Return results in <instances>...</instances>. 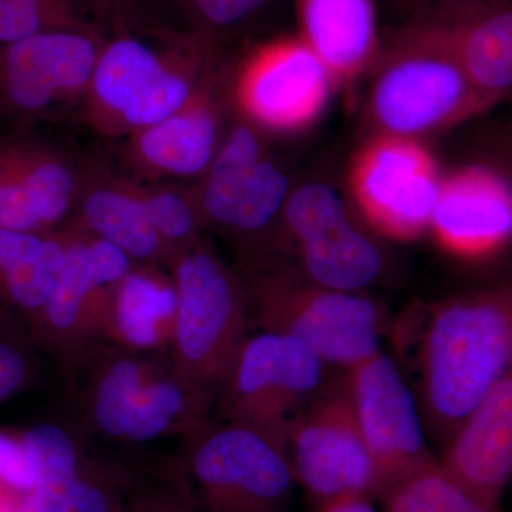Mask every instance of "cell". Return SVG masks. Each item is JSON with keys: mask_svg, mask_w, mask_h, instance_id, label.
<instances>
[{"mask_svg": "<svg viewBox=\"0 0 512 512\" xmlns=\"http://www.w3.org/2000/svg\"><path fill=\"white\" fill-rule=\"evenodd\" d=\"M119 8L84 97L90 126L110 137L133 136L181 109L212 82L217 60L212 37Z\"/></svg>", "mask_w": 512, "mask_h": 512, "instance_id": "1", "label": "cell"}, {"mask_svg": "<svg viewBox=\"0 0 512 512\" xmlns=\"http://www.w3.org/2000/svg\"><path fill=\"white\" fill-rule=\"evenodd\" d=\"M512 370V272L430 309L419 350L420 410L441 446Z\"/></svg>", "mask_w": 512, "mask_h": 512, "instance_id": "2", "label": "cell"}, {"mask_svg": "<svg viewBox=\"0 0 512 512\" xmlns=\"http://www.w3.org/2000/svg\"><path fill=\"white\" fill-rule=\"evenodd\" d=\"M366 77V137L424 141L470 123L494 107L477 92L443 43L417 20H404L383 35Z\"/></svg>", "mask_w": 512, "mask_h": 512, "instance_id": "3", "label": "cell"}, {"mask_svg": "<svg viewBox=\"0 0 512 512\" xmlns=\"http://www.w3.org/2000/svg\"><path fill=\"white\" fill-rule=\"evenodd\" d=\"M170 268L178 299L170 365L217 400L251 335L247 286L201 242L175 256Z\"/></svg>", "mask_w": 512, "mask_h": 512, "instance_id": "4", "label": "cell"}, {"mask_svg": "<svg viewBox=\"0 0 512 512\" xmlns=\"http://www.w3.org/2000/svg\"><path fill=\"white\" fill-rule=\"evenodd\" d=\"M242 278L252 323L299 340L326 365L349 370L382 350V312L365 293L326 288L288 269H252Z\"/></svg>", "mask_w": 512, "mask_h": 512, "instance_id": "5", "label": "cell"}, {"mask_svg": "<svg viewBox=\"0 0 512 512\" xmlns=\"http://www.w3.org/2000/svg\"><path fill=\"white\" fill-rule=\"evenodd\" d=\"M202 512H289L296 487L288 443L265 431L208 420L181 456Z\"/></svg>", "mask_w": 512, "mask_h": 512, "instance_id": "6", "label": "cell"}, {"mask_svg": "<svg viewBox=\"0 0 512 512\" xmlns=\"http://www.w3.org/2000/svg\"><path fill=\"white\" fill-rule=\"evenodd\" d=\"M326 363L282 333H252L217 394L222 419L248 424L288 443L292 420L323 389Z\"/></svg>", "mask_w": 512, "mask_h": 512, "instance_id": "7", "label": "cell"}, {"mask_svg": "<svg viewBox=\"0 0 512 512\" xmlns=\"http://www.w3.org/2000/svg\"><path fill=\"white\" fill-rule=\"evenodd\" d=\"M443 173L424 141L367 136L350 160L353 207L376 235L413 242L427 235Z\"/></svg>", "mask_w": 512, "mask_h": 512, "instance_id": "8", "label": "cell"}, {"mask_svg": "<svg viewBox=\"0 0 512 512\" xmlns=\"http://www.w3.org/2000/svg\"><path fill=\"white\" fill-rule=\"evenodd\" d=\"M288 451L296 484L315 508L346 497L379 498V477L345 379L320 390L292 420Z\"/></svg>", "mask_w": 512, "mask_h": 512, "instance_id": "9", "label": "cell"}, {"mask_svg": "<svg viewBox=\"0 0 512 512\" xmlns=\"http://www.w3.org/2000/svg\"><path fill=\"white\" fill-rule=\"evenodd\" d=\"M339 89L335 76L298 35L256 46L238 67L232 99L262 133L298 134L319 123Z\"/></svg>", "mask_w": 512, "mask_h": 512, "instance_id": "10", "label": "cell"}, {"mask_svg": "<svg viewBox=\"0 0 512 512\" xmlns=\"http://www.w3.org/2000/svg\"><path fill=\"white\" fill-rule=\"evenodd\" d=\"M66 255L55 288L36 313L40 335L66 369L80 367L100 348L111 292L133 262L109 242L72 227L63 231Z\"/></svg>", "mask_w": 512, "mask_h": 512, "instance_id": "11", "label": "cell"}, {"mask_svg": "<svg viewBox=\"0 0 512 512\" xmlns=\"http://www.w3.org/2000/svg\"><path fill=\"white\" fill-rule=\"evenodd\" d=\"M281 222L301 259L302 274L315 284L363 292L386 272L382 249L353 222L332 184L318 180L292 188Z\"/></svg>", "mask_w": 512, "mask_h": 512, "instance_id": "12", "label": "cell"}, {"mask_svg": "<svg viewBox=\"0 0 512 512\" xmlns=\"http://www.w3.org/2000/svg\"><path fill=\"white\" fill-rule=\"evenodd\" d=\"M292 187L269 153L262 131L241 117L222 138L197 194L201 221L237 237L281 222Z\"/></svg>", "mask_w": 512, "mask_h": 512, "instance_id": "13", "label": "cell"}, {"mask_svg": "<svg viewBox=\"0 0 512 512\" xmlns=\"http://www.w3.org/2000/svg\"><path fill=\"white\" fill-rule=\"evenodd\" d=\"M101 45L96 29L52 30L0 45V111L45 119L86 97Z\"/></svg>", "mask_w": 512, "mask_h": 512, "instance_id": "14", "label": "cell"}, {"mask_svg": "<svg viewBox=\"0 0 512 512\" xmlns=\"http://www.w3.org/2000/svg\"><path fill=\"white\" fill-rule=\"evenodd\" d=\"M346 386L379 477V498L436 463L421 410L399 367L382 350L348 370Z\"/></svg>", "mask_w": 512, "mask_h": 512, "instance_id": "15", "label": "cell"}, {"mask_svg": "<svg viewBox=\"0 0 512 512\" xmlns=\"http://www.w3.org/2000/svg\"><path fill=\"white\" fill-rule=\"evenodd\" d=\"M453 261L487 264L512 245V198L487 165L471 161L443 173L429 232Z\"/></svg>", "mask_w": 512, "mask_h": 512, "instance_id": "16", "label": "cell"}, {"mask_svg": "<svg viewBox=\"0 0 512 512\" xmlns=\"http://www.w3.org/2000/svg\"><path fill=\"white\" fill-rule=\"evenodd\" d=\"M77 192L76 173L55 148L30 138L0 141V229L55 232Z\"/></svg>", "mask_w": 512, "mask_h": 512, "instance_id": "17", "label": "cell"}, {"mask_svg": "<svg viewBox=\"0 0 512 512\" xmlns=\"http://www.w3.org/2000/svg\"><path fill=\"white\" fill-rule=\"evenodd\" d=\"M437 461L464 490L501 511L512 481V370L458 424Z\"/></svg>", "mask_w": 512, "mask_h": 512, "instance_id": "18", "label": "cell"}, {"mask_svg": "<svg viewBox=\"0 0 512 512\" xmlns=\"http://www.w3.org/2000/svg\"><path fill=\"white\" fill-rule=\"evenodd\" d=\"M417 20L493 106L512 93V0H467Z\"/></svg>", "mask_w": 512, "mask_h": 512, "instance_id": "19", "label": "cell"}, {"mask_svg": "<svg viewBox=\"0 0 512 512\" xmlns=\"http://www.w3.org/2000/svg\"><path fill=\"white\" fill-rule=\"evenodd\" d=\"M298 35L323 60L339 89H352L375 62L382 33L375 0H295Z\"/></svg>", "mask_w": 512, "mask_h": 512, "instance_id": "20", "label": "cell"}, {"mask_svg": "<svg viewBox=\"0 0 512 512\" xmlns=\"http://www.w3.org/2000/svg\"><path fill=\"white\" fill-rule=\"evenodd\" d=\"M222 138L221 104L210 82L167 119L133 134L131 154L151 173L195 177L207 173Z\"/></svg>", "mask_w": 512, "mask_h": 512, "instance_id": "21", "label": "cell"}, {"mask_svg": "<svg viewBox=\"0 0 512 512\" xmlns=\"http://www.w3.org/2000/svg\"><path fill=\"white\" fill-rule=\"evenodd\" d=\"M177 306L173 276L158 265L133 264L111 292L104 340L141 355L168 350Z\"/></svg>", "mask_w": 512, "mask_h": 512, "instance_id": "22", "label": "cell"}, {"mask_svg": "<svg viewBox=\"0 0 512 512\" xmlns=\"http://www.w3.org/2000/svg\"><path fill=\"white\" fill-rule=\"evenodd\" d=\"M77 228L109 242L136 264H173V255L151 224L141 188L104 183L84 194Z\"/></svg>", "mask_w": 512, "mask_h": 512, "instance_id": "23", "label": "cell"}, {"mask_svg": "<svg viewBox=\"0 0 512 512\" xmlns=\"http://www.w3.org/2000/svg\"><path fill=\"white\" fill-rule=\"evenodd\" d=\"M212 406L215 397L185 382L171 365H154L138 393L121 443L138 446L175 434L187 439L210 420Z\"/></svg>", "mask_w": 512, "mask_h": 512, "instance_id": "24", "label": "cell"}, {"mask_svg": "<svg viewBox=\"0 0 512 512\" xmlns=\"http://www.w3.org/2000/svg\"><path fill=\"white\" fill-rule=\"evenodd\" d=\"M153 367L141 353L113 345H101L80 367L89 372L84 410L96 433L121 443L138 393Z\"/></svg>", "mask_w": 512, "mask_h": 512, "instance_id": "25", "label": "cell"}, {"mask_svg": "<svg viewBox=\"0 0 512 512\" xmlns=\"http://www.w3.org/2000/svg\"><path fill=\"white\" fill-rule=\"evenodd\" d=\"M66 255L63 231L50 234L0 229V296L39 312L55 288Z\"/></svg>", "mask_w": 512, "mask_h": 512, "instance_id": "26", "label": "cell"}, {"mask_svg": "<svg viewBox=\"0 0 512 512\" xmlns=\"http://www.w3.org/2000/svg\"><path fill=\"white\" fill-rule=\"evenodd\" d=\"M126 466L90 458L66 484L33 487L18 495L15 512H123Z\"/></svg>", "mask_w": 512, "mask_h": 512, "instance_id": "27", "label": "cell"}, {"mask_svg": "<svg viewBox=\"0 0 512 512\" xmlns=\"http://www.w3.org/2000/svg\"><path fill=\"white\" fill-rule=\"evenodd\" d=\"M123 512H202L181 458L126 466Z\"/></svg>", "mask_w": 512, "mask_h": 512, "instance_id": "28", "label": "cell"}, {"mask_svg": "<svg viewBox=\"0 0 512 512\" xmlns=\"http://www.w3.org/2000/svg\"><path fill=\"white\" fill-rule=\"evenodd\" d=\"M380 500L382 512H501L464 490L439 461L394 484Z\"/></svg>", "mask_w": 512, "mask_h": 512, "instance_id": "29", "label": "cell"}, {"mask_svg": "<svg viewBox=\"0 0 512 512\" xmlns=\"http://www.w3.org/2000/svg\"><path fill=\"white\" fill-rule=\"evenodd\" d=\"M20 440L35 476L33 487L69 483L80 476L90 460L80 446L79 437L57 424H37Z\"/></svg>", "mask_w": 512, "mask_h": 512, "instance_id": "30", "label": "cell"}, {"mask_svg": "<svg viewBox=\"0 0 512 512\" xmlns=\"http://www.w3.org/2000/svg\"><path fill=\"white\" fill-rule=\"evenodd\" d=\"M70 29H94L74 0H0V45Z\"/></svg>", "mask_w": 512, "mask_h": 512, "instance_id": "31", "label": "cell"}, {"mask_svg": "<svg viewBox=\"0 0 512 512\" xmlns=\"http://www.w3.org/2000/svg\"><path fill=\"white\" fill-rule=\"evenodd\" d=\"M141 197L146 205L151 224L163 239L165 247L175 256L198 244V228L202 224L197 198L171 188L143 190Z\"/></svg>", "mask_w": 512, "mask_h": 512, "instance_id": "32", "label": "cell"}, {"mask_svg": "<svg viewBox=\"0 0 512 512\" xmlns=\"http://www.w3.org/2000/svg\"><path fill=\"white\" fill-rule=\"evenodd\" d=\"M181 19L180 30L218 36L241 28L261 15L275 0H163Z\"/></svg>", "mask_w": 512, "mask_h": 512, "instance_id": "33", "label": "cell"}, {"mask_svg": "<svg viewBox=\"0 0 512 512\" xmlns=\"http://www.w3.org/2000/svg\"><path fill=\"white\" fill-rule=\"evenodd\" d=\"M476 151L473 161L491 168L507 185L512 198V121L483 128L477 134Z\"/></svg>", "mask_w": 512, "mask_h": 512, "instance_id": "34", "label": "cell"}, {"mask_svg": "<svg viewBox=\"0 0 512 512\" xmlns=\"http://www.w3.org/2000/svg\"><path fill=\"white\" fill-rule=\"evenodd\" d=\"M0 484L13 494L28 493L35 484L22 440L0 433Z\"/></svg>", "mask_w": 512, "mask_h": 512, "instance_id": "35", "label": "cell"}, {"mask_svg": "<svg viewBox=\"0 0 512 512\" xmlns=\"http://www.w3.org/2000/svg\"><path fill=\"white\" fill-rule=\"evenodd\" d=\"M25 376L26 363L22 353L8 343H0V400L15 393Z\"/></svg>", "mask_w": 512, "mask_h": 512, "instance_id": "36", "label": "cell"}, {"mask_svg": "<svg viewBox=\"0 0 512 512\" xmlns=\"http://www.w3.org/2000/svg\"><path fill=\"white\" fill-rule=\"evenodd\" d=\"M397 9L402 10L406 20L420 19L437 10L467 2V0H390Z\"/></svg>", "mask_w": 512, "mask_h": 512, "instance_id": "37", "label": "cell"}, {"mask_svg": "<svg viewBox=\"0 0 512 512\" xmlns=\"http://www.w3.org/2000/svg\"><path fill=\"white\" fill-rule=\"evenodd\" d=\"M316 512H382L370 497H346L316 508Z\"/></svg>", "mask_w": 512, "mask_h": 512, "instance_id": "38", "label": "cell"}, {"mask_svg": "<svg viewBox=\"0 0 512 512\" xmlns=\"http://www.w3.org/2000/svg\"><path fill=\"white\" fill-rule=\"evenodd\" d=\"M16 498L18 495H9L0 501V512H15Z\"/></svg>", "mask_w": 512, "mask_h": 512, "instance_id": "39", "label": "cell"}, {"mask_svg": "<svg viewBox=\"0 0 512 512\" xmlns=\"http://www.w3.org/2000/svg\"><path fill=\"white\" fill-rule=\"evenodd\" d=\"M9 495H16V494H13L12 491H9L8 488L3 487V485L0 484V501H2L3 498L9 497Z\"/></svg>", "mask_w": 512, "mask_h": 512, "instance_id": "40", "label": "cell"}, {"mask_svg": "<svg viewBox=\"0 0 512 512\" xmlns=\"http://www.w3.org/2000/svg\"><path fill=\"white\" fill-rule=\"evenodd\" d=\"M503 103L511 104L512 106V93L503 101Z\"/></svg>", "mask_w": 512, "mask_h": 512, "instance_id": "41", "label": "cell"}]
</instances>
